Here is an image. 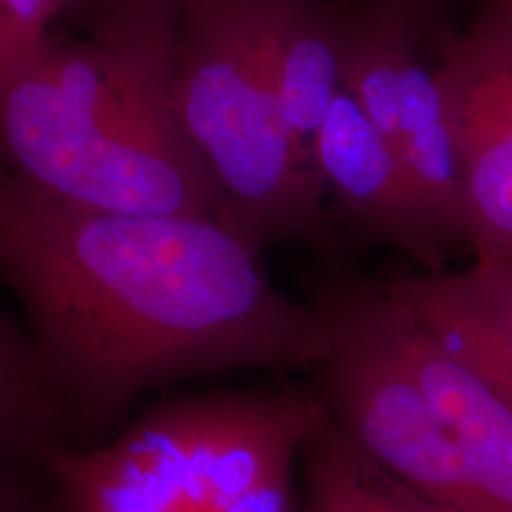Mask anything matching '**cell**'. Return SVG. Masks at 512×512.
Returning <instances> with one entry per match:
<instances>
[{
  "mask_svg": "<svg viewBox=\"0 0 512 512\" xmlns=\"http://www.w3.org/2000/svg\"><path fill=\"white\" fill-rule=\"evenodd\" d=\"M0 283L15 294L76 446L145 394L240 370H306L311 306L275 290L221 221L60 200L0 169Z\"/></svg>",
  "mask_w": 512,
  "mask_h": 512,
  "instance_id": "cell-1",
  "label": "cell"
},
{
  "mask_svg": "<svg viewBox=\"0 0 512 512\" xmlns=\"http://www.w3.org/2000/svg\"><path fill=\"white\" fill-rule=\"evenodd\" d=\"M86 29L0 67V169L81 207L223 223L174 114L176 12L121 10Z\"/></svg>",
  "mask_w": 512,
  "mask_h": 512,
  "instance_id": "cell-2",
  "label": "cell"
},
{
  "mask_svg": "<svg viewBox=\"0 0 512 512\" xmlns=\"http://www.w3.org/2000/svg\"><path fill=\"white\" fill-rule=\"evenodd\" d=\"M323 418L311 387L174 394L41 467L53 512H302L297 467Z\"/></svg>",
  "mask_w": 512,
  "mask_h": 512,
  "instance_id": "cell-3",
  "label": "cell"
},
{
  "mask_svg": "<svg viewBox=\"0 0 512 512\" xmlns=\"http://www.w3.org/2000/svg\"><path fill=\"white\" fill-rule=\"evenodd\" d=\"M174 114L256 254L278 242L335 249L325 183L287 128L261 55L259 0H195L178 15Z\"/></svg>",
  "mask_w": 512,
  "mask_h": 512,
  "instance_id": "cell-4",
  "label": "cell"
},
{
  "mask_svg": "<svg viewBox=\"0 0 512 512\" xmlns=\"http://www.w3.org/2000/svg\"><path fill=\"white\" fill-rule=\"evenodd\" d=\"M418 29L392 12L339 3L342 86L373 121L446 238L470 242L463 171L437 74L420 60Z\"/></svg>",
  "mask_w": 512,
  "mask_h": 512,
  "instance_id": "cell-5",
  "label": "cell"
},
{
  "mask_svg": "<svg viewBox=\"0 0 512 512\" xmlns=\"http://www.w3.org/2000/svg\"><path fill=\"white\" fill-rule=\"evenodd\" d=\"M463 171L470 245L512 256V0H486L441 43L437 67Z\"/></svg>",
  "mask_w": 512,
  "mask_h": 512,
  "instance_id": "cell-6",
  "label": "cell"
},
{
  "mask_svg": "<svg viewBox=\"0 0 512 512\" xmlns=\"http://www.w3.org/2000/svg\"><path fill=\"white\" fill-rule=\"evenodd\" d=\"M313 157L347 226L370 242L411 254L425 273L444 271L453 242L422 204L399 157L344 86L320 128Z\"/></svg>",
  "mask_w": 512,
  "mask_h": 512,
  "instance_id": "cell-7",
  "label": "cell"
},
{
  "mask_svg": "<svg viewBox=\"0 0 512 512\" xmlns=\"http://www.w3.org/2000/svg\"><path fill=\"white\" fill-rule=\"evenodd\" d=\"M382 285L512 408V256H477L465 271L399 275Z\"/></svg>",
  "mask_w": 512,
  "mask_h": 512,
  "instance_id": "cell-8",
  "label": "cell"
},
{
  "mask_svg": "<svg viewBox=\"0 0 512 512\" xmlns=\"http://www.w3.org/2000/svg\"><path fill=\"white\" fill-rule=\"evenodd\" d=\"M389 297L396 342L451 422L477 512H512V408L448 354L394 294Z\"/></svg>",
  "mask_w": 512,
  "mask_h": 512,
  "instance_id": "cell-9",
  "label": "cell"
},
{
  "mask_svg": "<svg viewBox=\"0 0 512 512\" xmlns=\"http://www.w3.org/2000/svg\"><path fill=\"white\" fill-rule=\"evenodd\" d=\"M259 24L261 55L280 112L299 152L316 164L313 145L342 91L339 3L259 0Z\"/></svg>",
  "mask_w": 512,
  "mask_h": 512,
  "instance_id": "cell-10",
  "label": "cell"
},
{
  "mask_svg": "<svg viewBox=\"0 0 512 512\" xmlns=\"http://www.w3.org/2000/svg\"><path fill=\"white\" fill-rule=\"evenodd\" d=\"M60 446H76L72 422L27 325L0 299V465H41Z\"/></svg>",
  "mask_w": 512,
  "mask_h": 512,
  "instance_id": "cell-11",
  "label": "cell"
},
{
  "mask_svg": "<svg viewBox=\"0 0 512 512\" xmlns=\"http://www.w3.org/2000/svg\"><path fill=\"white\" fill-rule=\"evenodd\" d=\"M302 512H370L356 446L325 413L302 453Z\"/></svg>",
  "mask_w": 512,
  "mask_h": 512,
  "instance_id": "cell-12",
  "label": "cell"
},
{
  "mask_svg": "<svg viewBox=\"0 0 512 512\" xmlns=\"http://www.w3.org/2000/svg\"><path fill=\"white\" fill-rule=\"evenodd\" d=\"M67 8L69 0H0V67L53 34Z\"/></svg>",
  "mask_w": 512,
  "mask_h": 512,
  "instance_id": "cell-13",
  "label": "cell"
},
{
  "mask_svg": "<svg viewBox=\"0 0 512 512\" xmlns=\"http://www.w3.org/2000/svg\"><path fill=\"white\" fill-rule=\"evenodd\" d=\"M358 475H361L363 489L370 505V512H444L437 505L420 496L418 491L403 484L401 479L382 470L375 460H370L366 453L358 451Z\"/></svg>",
  "mask_w": 512,
  "mask_h": 512,
  "instance_id": "cell-14",
  "label": "cell"
},
{
  "mask_svg": "<svg viewBox=\"0 0 512 512\" xmlns=\"http://www.w3.org/2000/svg\"><path fill=\"white\" fill-rule=\"evenodd\" d=\"M0 512H53L41 465H0Z\"/></svg>",
  "mask_w": 512,
  "mask_h": 512,
  "instance_id": "cell-15",
  "label": "cell"
},
{
  "mask_svg": "<svg viewBox=\"0 0 512 512\" xmlns=\"http://www.w3.org/2000/svg\"><path fill=\"white\" fill-rule=\"evenodd\" d=\"M190 3L195 0H69L64 19H74L81 27H88L95 19L133 8H162L181 15V10L188 8Z\"/></svg>",
  "mask_w": 512,
  "mask_h": 512,
  "instance_id": "cell-16",
  "label": "cell"
},
{
  "mask_svg": "<svg viewBox=\"0 0 512 512\" xmlns=\"http://www.w3.org/2000/svg\"><path fill=\"white\" fill-rule=\"evenodd\" d=\"M354 3L392 12V15L403 17L406 22H411L413 27L420 31L430 27L434 15H437L439 8L446 3V0H354Z\"/></svg>",
  "mask_w": 512,
  "mask_h": 512,
  "instance_id": "cell-17",
  "label": "cell"
}]
</instances>
